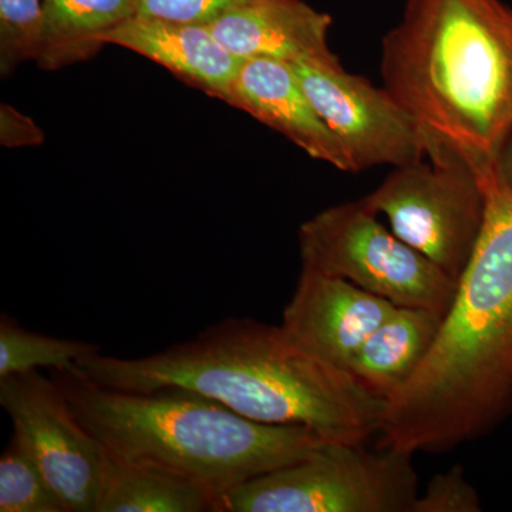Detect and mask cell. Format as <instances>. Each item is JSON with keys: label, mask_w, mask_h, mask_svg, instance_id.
I'll list each match as a JSON object with an SVG mask.
<instances>
[{"label": "cell", "mask_w": 512, "mask_h": 512, "mask_svg": "<svg viewBox=\"0 0 512 512\" xmlns=\"http://www.w3.org/2000/svg\"><path fill=\"white\" fill-rule=\"evenodd\" d=\"M109 389L191 390L258 423L308 427L322 439L365 444L382 429L386 400L349 370L296 345L282 326L229 318L188 342L137 359L99 353L77 363Z\"/></svg>", "instance_id": "obj_1"}, {"label": "cell", "mask_w": 512, "mask_h": 512, "mask_svg": "<svg viewBox=\"0 0 512 512\" xmlns=\"http://www.w3.org/2000/svg\"><path fill=\"white\" fill-rule=\"evenodd\" d=\"M487 214L433 348L386 403L379 448L441 453L512 413V188L483 181Z\"/></svg>", "instance_id": "obj_2"}, {"label": "cell", "mask_w": 512, "mask_h": 512, "mask_svg": "<svg viewBox=\"0 0 512 512\" xmlns=\"http://www.w3.org/2000/svg\"><path fill=\"white\" fill-rule=\"evenodd\" d=\"M382 86L412 114L427 160L457 157L481 180L512 136V8L503 0H406L382 39Z\"/></svg>", "instance_id": "obj_3"}, {"label": "cell", "mask_w": 512, "mask_h": 512, "mask_svg": "<svg viewBox=\"0 0 512 512\" xmlns=\"http://www.w3.org/2000/svg\"><path fill=\"white\" fill-rule=\"evenodd\" d=\"M80 423L123 463L158 468L221 497L298 463L325 439L302 426L258 423L191 390L130 393L93 382L79 367L52 370Z\"/></svg>", "instance_id": "obj_4"}, {"label": "cell", "mask_w": 512, "mask_h": 512, "mask_svg": "<svg viewBox=\"0 0 512 512\" xmlns=\"http://www.w3.org/2000/svg\"><path fill=\"white\" fill-rule=\"evenodd\" d=\"M413 456L326 441L298 463L231 488L217 512H413L420 494Z\"/></svg>", "instance_id": "obj_5"}, {"label": "cell", "mask_w": 512, "mask_h": 512, "mask_svg": "<svg viewBox=\"0 0 512 512\" xmlns=\"http://www.w3.org/2000/svg\"><path fill=\"white\" fill-rule=\"evenodd\" d=\"M302 269L346 279L396 306L446 315L458 282L384 227L362 198L318 212L299 228Z\"/></svg>", "instance_id": "obj_6"}, {"label": "cell", "mask_w": 512, "mask_h": 512, "mask_svg": "<svg viewBox=\"0 0 512 512\" xmlns=\"http://www.w3.org/2000/svg\"><path fill=\"white\" fill-rule=\"evenodd\" d=\"M362 201L386 218L397 237L457 282L477 247L487 214L483 180L457 157L396 167Z\"/></svg>", "instance_id": "obj_7"}, {"label": "cell", "mask_w": 512, "mask_h": 512, "mask_svg": "<svg viewBox=\"0 0 512 512\" xmlns=\"http://www.w3.org/2000/svg\"><path fill=\"white\" fill-rule=\"evenodd\" d=\"M0 406L67 512H96L107 451L80 423L52 377L39 370L2 377Z\"/></svg>", "instance_id": "obj_8"}, {"label": "cell", "mask_w": 512, "mask_h": 512, "mask_svg": "<svg viewBox=\"0 0 512 512\" xmlns=\"http://www.w3.org/2000/svg\"><path fill=\"white\" fill-rule=\"evenodd\" d=\"M292 64L303 90L320 117L338 138L350 174L426 160L427 147L419 124L384 87L345 67Z\"/></svg>", "instance_id": "obj_9"}, {"label": "cell", "mask_w": 512, "mask_h": 512, "mask_svg": "<svg viewBox=\"0 0 512 512\" xmlns=\"http://www.w3.org/2000/svg\"><path fill=\"white\" fill-rule=\"evenodd\" d=\"M396 308L346 279L302 269L281 326L306 352L348 370L360 346Z\"/></svg>", "instance_id": "obj_10"}, {"label": "cell", "mask_w": 512, "mask_h": 512, "mask_svg": "<svg viewBox=\"0 0 512 512\" xmlns=\"http://www.w3.org/2000/svg\"><path fill=\"white\" fill-rule=\"evenodd\" d=\"M227 103L278 131L313 160L350 173L345 151L303 90L292 64L244 59Z\"/></svg>", "instance_id": "obj_11"}, {"label": "cell", "mask_w": 512, "mask_h": 512, "mask_svg": "<svg viewBox=\"0 0 512 512\" xmlns=\"http://www.w3.org/2000/svg\"><path fill=\"white\" fill-rule=\"evenodd\" d=\"M208 26L241 59L342 67L329 45L332 18L303 0H259Z\"/></svg>", "instance_id": "obj_12"}, {"label": "cell", "mask_w": 512, "mask_h": 512, "mask_svg": "<svg viewBox=\"0 0 512 512\" xmlns=\"http://www.w3.org/2000/svg\"><path fill=\"white\" fill-rule=\"evenodd\" d=\"M153 60L185 83L227 101L244 59L229 52L210 26L136 15L104 37Z\"/></svg>", "instance_id": "obj_13"}, {"label": "cell", "mask_w": 512, "mask_h": 512, "mask_svg": "<svg viewBox=\"0 0 512 512\" xmlns=\"http://www.w3.org/2000/svg\"><path fill=\"white\" fill-rule=\"evenodd\" d=\"M443 318L430 309L397 306L357 350L349 372L387 402L423 365Z\"/></svg>", "instance_id": "obj_14"}, {"label": "cell", "mask_w": 512, "mask_h": 512, "mask_svg": "<svg viewBox=\"0 0 512 512\" xmlns=\"http://www.w3.org/2000/svg\"><path fill=\"white\" fill-rule=\"evenodd\" d=\"M45 46L43 70L84 62L106 45L104 37L138 13L140 0H42Z\"/></svg>", "instance_id": "obj_15"}, {"label": "cell", "mask_w": 512, "mask_h": 512, "mask_svg": "<svg viewBox=\"0 0 512 512\" xmlns=\"http://www.w3.org/2000/svg\"><path fill=\"white\" fill-rule=\"evenodd\" d=\"M217 512L207 488L158 468L123 463L107 453L96 512Z\"/></svg>", "instance_id": "obj_16"}, {"label": "cell", "mask_w": 512, "mask_h": 512, "mask_svg": "<svg viewBox=\"0 0 512 512\" xmlns=\"http://www.w3.org/2000/svg\"><path fill=\"white\" fill-rule=\"evenodd\" d=\"M99 352V346L92 343L53 338L23 329L9 316L0 318V379L42 367L74 369L80 360Z\"/></svg>", "instance_id": "obj_17"}, {"label": "cell", "mask_w": 512, "mask_h": 512, "mask_svg": "<svg viewBox=\"0 0 512 512\" xmlns=\"http://www.w3.org/2000/svg\"><path fill=\"white\" fill-rule=\"evenodd\" d=\"M0 511L67 512L42 468L15 436L0 457Z\"/></svg>", "instance_id": "obj_18"}, {"label": "cell", "mask_w": 512, "mask_h": 512, "mask_svg": "<svg viewBox=\"0 0 512 512\" xmlns=\"http://www.w3.org/2000/svg\"><path fill=\"white\" fill-rule=\"evenodd\" d=\"M42 0H0V73L15 72L22 63L39 62L45 46Z\"/></svg>", "instance_id": "obj_19"}, {"label": "cell", "mask_w": 512, "mask_h": 512, "mask_svg": "<svg viewBox=\"0 0 512 512\" xmlns=\"http://www.w3.org/2000/svg\"><path fill=\"white\" fill-rule=\"evenodd\" d=\"M478 511H481L480 497L460 466L431 478L426 488L420 491L413 508V512Z\"/></svg>", "instance_id": "obj_20"}, {"label": "cell", "mask_w": 512, "mask_h": 512, "mask_svg": "<svg viewBox=\"0 0 512 512\" xmlns=\"http://www.w3.org/2000/svg\"><path fill=\"white\" fill-rule=\"evenodd\" d=\"M259 0H140L137 15L211 25Z\"/></svg>", "instance_id": "obj_21"}, {"label": "cell", "mask_w": 512, "mask_h": 512, "mask_svg": "<svg viewBox=\"0 0 512 512\" xmlns=\"http://www.w3.org/2000/svg\"><path fill=\"white\" fill-rule=\"evenodd\" d=\"M43 131L35 121L8 104L0 107V143L5 147L37 146L43 143Z\"/></svg>", "instance_id": "obj_22"}, {"label": "cell", "mask_w": 512, "mask_h": 512, "mask_svg": "<svg viewBox=\"0 0 512 512\" xmlns=\"http://www.w3.org/2000/svg\"><path fill=\"white\" fill-rule=\"evenodd\" d=\"M497 177L508 187L512 188V136L505 144L503 153L497 164Z\"/></svg>", "instance_id": "obj_23"}]
</instances>
